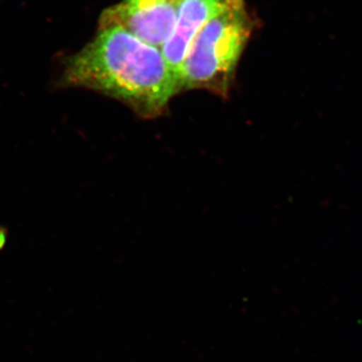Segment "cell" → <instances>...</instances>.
I'll return each instance as SVG.
<instances>
[{
	"label": "cell",
	"instance_id": "1",
	"mask_svg": "<svg viewBox=\"0 0 362 362\" xmlns=\"http://www.w3.org/2000/svg\"><path fill=\"white\" fill-rule=\"evenodd\" d=\"M56 87L96 90L145 119L161 116L181 90L160 49L114 25L98 28L83 49L63 59Z\"/></svg>",
	"mask_w": 362,
	"mask_h": 362
},
{
	"label": "cell",
	"instance_id": "2",
	"mask_svg": "<svg viewBox=\"0 0 362 362\" xmlns=\"http://www.w3.org/2000/svg\"><path fill=\"white\" fill-rule=\"evenodd\" d=\"M257 26L258 20L245 0H226L190 45L180 69V90H206L228 97Z\"/></svg>",
	"mask_w": 362,
	"mask_h": 362
},
{
	"label": "cell",
	"instance_id": "3",
	"mask_svg": "<svg viewBox=\"0 0 362 362\" xmlns=\"http://www.w3.org/2000/svg\"><path fill=\"white\" fill-rule=\"evenodd\" d=\"M180 4L181 0H121L104 9L98 28L119 26L161 49L175 30Z\"/></svg>",
	"mask_w": 362,
	"mask_h": 362
},
{
	"label": "cell",
	"instance_id": "4",
	"mask_svg": "<svg viewBox=\"0 0 362 362\" xmlns=\"http://www.w3.org/2000/svg\"><path fill=\"white\" fill-rule=\"evenodd\" d=\"M226 0H181L175 30L170 39L161 47L162 54L168 66L180 82V73L190 45L213 18L214 14L225 4Z\"/></svg>",
	"mask_w": 362,
	"mask_h": 362
},
{
	"label": "cell",
	"instance_id": "5",
	"mask_svg": "<svg viewBox=\"0 0 362 362\" xmlns=\"http://www.w3.org/2000/svg\"><path fill=\"white\" fill-rule=\"evenodd\" d=\"M6 230L4 228H0V249L6 245Z\"/></svg>",
	"mask_w": 362,
	"mask_h": 362
}]
</instances>
